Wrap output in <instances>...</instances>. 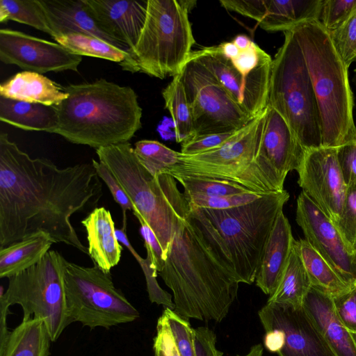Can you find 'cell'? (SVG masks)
<instances>
[{
	"label": "cell",
	"mask_w": 356,
	"mask_h": 356,
	"mask_svg": "<svg viewBox=\"0 0 356 356\" xmlns=\"http://www.w3.org/2000/svg\"><path fill=\"white\" fill-rule=\"evenodd\" d=\"M103 195L92 163L59 168L46 158L32 159L0 134V248L37 232L54 243L71 245L88 255L70 218L90 213Z\"/></svg>",
	"instance_id": "1"
},
{
	"label": "cell",
	"mask_w": 356,
	"mask_h": 356,
	"mask_svg": "<svg viewBox=\"0 0 356 356\" xmlns=\"http://www.w3.org/2000/svg\"><path fill=\"white\" fill-rule=\"evenodd\" d=\"M158 275L172 292L177 314L207 322L220 323L227 316L241 283L190 214Z\"/></svg>",
	"instance_id": "2"
},
{
	"label": "cell",
	"mask_w": 356,
	"mask_h": 356,
	"mask_svg": "<svg viewBox=\"0 0 356 356\" xmlns=\"http://www.w3.org/2000/svg\"><path fill=\"white\" fill-rule=\"evenodd\" d=\"M63 88L68 97L55 105L53 134L67 141L97 149L127 143L141 128L142 108L130 86L100 79Z\"/></svg>",
	"instance_id": "3"
},
{
	"label": "cell",
	"mask_w": 356,
	"mask_h": 356,
	"mask_svg": "<svg viewBox=\"0 0 356 356\" xmlns=\"http://www.w3.org/2000/svg\"><path fill=\"white\" fill-rule=\"evenodd\" d=\"M290 31L301 48L312 83L319 111L322 145L339 147L356 138L348 67L320 20L305 22Z\"/></svg>",
	"instance_id": "4"
},
{
	"label": "cell",
	"mask_w": 356,
	"mask_h": 356,
	"mask_svg": "<svg viewBox=\"0 0 356 356\" xmlns=\"http://www.w3.org/2000/svg\"><path fill=\"white\" fill-rule=\"evenodd\" d=\"M99 161L116 178L138 213L155 234L167 257L173 238L189 218L190 209L176 179L153 176L138 161L129 142L96 149Z\"/></svg>",
	"instance_id": "5"
},
{
	"label": "cell",
	"mask_w": 356,
	"mask_h": 356,
	"mask_svg": "<svg viewBox=\"0 0 356 356\" xmlns=\"http://www.w3.org/2000/svg\"><path fill=\"white\" fill-rule=\"evenodd\" d=\"M189 12L184 1L148 0L144 26L122 69L160 79L179 74L195 44Z\"/></svg>",
	"instance_id": "6"
},
{
	"label": "cell",
	"mask_w": 356,
	"mask_h": 356,
	"mask_svg": "<svg viewBox=\"0 0 356 356\" xmlns=\"http://www.w3.org/2000/svg\"><path fill=\"white\" fill-rule=\"evenodd\" d=\"M289 199L284 189L228 209L197 208L218 232L241 283L255 282L274 223Z\"/></svg>",
	"instance_id": "7"
},
{
	"label": "cell",
	"mask_w": 356,
	"mask_h": 356,
	"mask_svg": "<svg viewBox=\"0 0 356 356\" xmlns=\"http://www.w3.org/2000/svg\"><path fill=\"white\" fill-rule=\"evenodd\" d=\"M272 61L268 104L286 121L305 149L323 146L318 107L301 48L292 31Z\"/></svg>",
	"instance_id": "8"
},
{
	"label": "cell",
	"mask_w": 356,
	"mask_h": 356,
	"mask_svg": "<svg viewBox=\"0 0 356 356\" xmlns=\"http://www.w3.org/2000/svg\"><path fill=\"white\" fill-rule=\"evenodd\" d=\"M266 113L267 106L216 149L194 155L179 152L178 163L166 173L174 178L199 177L231 181L264 195L283 191L256 160Z\"/></svg>",
	"instance_id": "9"
},
{
	"label": "cell",
	"mask_w": 356,
	"mask_h": 356,
	"mask_svg": "<svg viewBox=\"0 0 356 356\" xmlns=\"http://www.w3.org/2000/svg\"><path fill=\"white\" fill-rule=\"evenodd\" d=\"M64 287L70 324L79 322L91 330L109 329L140 317L139 312L115 286L111 272L97 265L86 267L67 261Z\"/></svg>",
	"instance_id": "10"
},
{
	"label": "cell",
	"mask_w": 356,
	"mask_h": 356,
	"mask_svg": "<svg viewBox=\"0 0 356 356\" xmlns=\"http://www.w3.org/2000/svg\"><path fill=\"white\" fill-rule=\"evenodd\" d=\"M67 260L56 250H50L35 265L8 278L0 300L9 307L19 305L23 317L41 318L56 341L70 324L67 314L64 271Z\"/></svg>",
	"instance_id": "11"
},
{
	"label": "cell",
	"mask_w": 356,
	"mask_h": 356,
	"mask_svg": "<svg viewBox=\"0 0 356 356\" xmlns=\"http://www.w3.org/2000/svg\"><path fill=\"white\" fill-rule=\"evenodd\" d=\"M178 75L191 108L193 136L237 131L253 119L232 99L195 51Z\"/></svg>",
	"instance_id": "12"
},
{
	"label": "cell",
	"mask_w": 356,
	"mask_h": 356,
	"mask_svg": "<svg viewBox=\"0 0 356 356\" xmlns=\"http://www.w3.org/2000/svg\"><path fill=\"white\" fill-rule=\"evenodd\" d=\"M296 171L302 191L336 222L342 212L347 191L338 147L321 146L305 149Z\"/></svg>",
	"instance_id": "13"
},
{
	"label": "cell",
	"mask_w": 356,
	"mask_h": 356,
	"mask_svg": "<svg viewBox=\"0 0 356 356\" xmlns=\"http://www.w3.org/2000/svg\"><path fill=\"white\" fill-rule=\"evenodd\" d=\"M296 220L308 243L345 282L356 286V255L334 222L302 191L297 199Z\"/></svg>",
	"instance_id": "14"
},
{
	"label": "cell",
	"mask_w": 356,
	"mask_h": 356,
	"mask_svg": "<svg viewBox=\"0 0 356 356\" xmlns=\"http://www.w3.org/2000/svg\"><path fill=\"white\" fill-rule=\"evenodd\" d=\"M232 99L252 118L259 115L268 104L273 59L263 61L247 75L240 73L217 46L195 51Z\"/></svg>",
	"instance_id": "15"
},
{
	"label": "cell",
	"mask_w": 356,
	"mask_h": 356,
	"mask_svg": "<svg viewBox=\"0 0 356 356\" xmlns=\"http://www.w3.org/2000/svg\"><path fill=\"white\" fill-rule=\"evenodd\" d=\"M265 332L278 330V356H335L304 308L266 302L258 312Z\"/></svg>",
	"instance_id": "16"
},
{
	"label": "cell",
	"mask_w": 356,
	"mask_h": 356,
	"mask_svg": "<svg viewBox=\"0 0 356 356\" xmlns=\"http://www.w3.org/2000/svg\"><path fill=\"white\" fill-rule=\"evenodd\" d=\"M0 60L39 74L78 72L82 56L61 44L9 29L0 30Z\"/></svg>",
	"instance_id": "17"
},
{
	"label": "cell",
	"mask_w": 356,
	"mask_h": 356,
	"mask_svg": "<svg viewBox=\"0 0 356 356\" xmlns=\"http://www.w3.org/2000/svg\"><path fill=\"white\" fill-rule=\"evenodd\" d=\"M305 149L299 142L284 118L267 105L256 160L261 168L281 188L287 174L297 170Z\"/></svg>",
	"instance_id": "18"
},
{
	"label": "cell",
	"mask_w": 356,
	"mask_h": 356,
	"mask_svg": "<svg viewBox=\"0 0 356 356\" xmlns=\"http://www.w3.org/2000/svg\"><path fill=\"white\" fill-rule=\"evenodd\" d=\"M147 1L84 0L104 30L125 44H136L147 16Z\"/></svg>",
	"instance_id": "19"
},
{
	"label": "cell",
	"mask_w": 356,
	"mask_h": 356,
	"mask_svg": "<svg viewBox=\"0 0 356 356\" xmlns=\"http://www.w3.org/2000/svg\"><path fill=\"white\" fill-rule=\"evenodd\" d=\"M41 2L54 32V39L63 35L81 33L101 38L120 49L129 51L125 44L104 30L84 0H50Z\"/></svg>",
	"instance_id": "20"
},
{
	"label": "cell",
	"mask_w": 356,
	"mask_h": 356,
	"mask_svg": "<svg viewBox=\"0 0 356 356\" xmlns=\"http://www.w3.org/2000/svg\"><path fill=\"white\" fill-rule=\"evenodd\" d=\"M303 307L335 356H356V335L338 317L330 295L312 286Z\"/></svg>",
	"instance_id": "21"
},
{
	"label": "cell",
	"mask_w": 356,
	"mask_h": 356,
	"mask_svg": "<svg viewBox=\"0 0 356 356\" xmlns=\"http://www.w3.org/2000/svg\"><path fill=\"white\" fill-rule=\"evenodd\" d=\"M294 242L291 225L281 211L267 241L255 279L256 285L265 294L270 296L277 288Z\"/></svg>",
	"instance_id": "22"
},
{
	"label": "cell",
	"mask_w": 356,
	"mask_h": 356,
	"mask_svg": "<svg viewBox=\"0 0 356 356\" xmlns=\"http://www.w3.org/2000/svg\"><path fill=\"white\" fill-rule=\"evenodd\" d=\"M81 224L86 232L88 255L95 265L111 272L118 264L123 250L111 212L103 207H97L81 220Z\"/></svg>",
	"instance_id": "23"
},
{
	"label": "cell",
	"mask_w": 356,
	"mask_h": 356,
	"mask_svg": "<svg viewBox=\"0 0 356 356\" xmlns=\"http://www.w3.org/2000/svg\"><path fill=\"white\" fill-rule=\"evenodd\" d=\"M0 96L30 103L55 106L68 97L64 88L42 74L22 71L0 85Z\"/></svg>",
	"instance_id": "24"
},
{
	"label": "cell",
	"mask_w": 356,
	"mask_h": 356,
	"mask_svg": "<svg viewBox=\"0 0 356 356\" xmlns=\"http://www.w3.org/2000/svg\"><path fill=\"white\" fill-rule=\"evenodd\" d=\"M0 120L25 131L53 134L58 126L55 106L19 101L0 96Z\"/></svg>",
	"instance_id": "25"
},
{
	"label": "cell",
	"mask_w": 356,
	"mask_h": 356,
	"mask_svg": "<svg viewBox=\"0 0 356 356\" xmlns=\"http://www.w3.org/2000/svg\"><path fill=\"white\" fill-rule=\"evenodd\" d=\"M51 342L42 319L23 317L20 324L0 343V356H49Z\"/></svg>",
	"instance_id": "26"
},
{
	"label": "cell",
	"mask_w": 356,
	"mask_h": 356,
	"mask_svg": "<svg viewBox=\"0 0 356 356\" xmlns=\"http://www.w3.org/2000/svg\"><path fill=\"white\" fill-rule=\"evenodd\" d=\"M323 0H266L267 12L258 24L267 31H287L309 20L320 19Z\"/></svg>",
	"instance_id": "27"
},
{
	"label": "cell",
	"mask_w": 356,
	"mask_h": 356,
	"mask_svg": "<svg viewBox=\"0 0 356 356\" xmlns=\"http://www.w3.org/2000/svg\"><path fill=\"white\" fill-rule=\"evenodd\" d=\"M54 242L42 232L0 248V278H9L37 264Z\"/></svg>",
	"instance_id": "28"
},
{
	"label": "cell",
	"mask_w": 356,
	"mask_h": 356,
	"mask_svg": "<svg viewBox=\"0 0 356 356\" xmlns=\"http://www.w3.org/2000/svg\"><path fill=\"white\" fill-rule=\"evenodd\" d=\"M312 285L298 250L294 245L277 288L267 302L300 307Z\"/></svg>",
	"instance_id": "29"
},
{
	"label": "cell",
	"mask_w": 356,
	"mask_h": 356,
	"mask_svg": "<svg viewBox=\"0 0 356 356\" xmlns=\"http://www.w3.org/2000/svg\"><path fill=\"white\" fill-rule=\"evenodd\" d=\"M295 245L312 286L328 293L332 298L341 296L352 289L305 239L295 240Z\"/></svg>",
	"instance_id": "30"
},
{
	"label": "cell",
	"mask_w": 356,
	"mask_h": 356,
	"mask_svg": "<svg viewBox=\"0 0 356 356\" xmlns=\"http://www.w3.org/2000/svg\"><path fill=\"white\" fill-rule=\"evenodd\" d=\"M162 96L172 116L175 139L177 143H182L193 136L194 131L191 108L178 74L163 90Z\"/></svg>",
	"instance_id": "31"
},
{
	"label": "cell",
	"mask_w": 356,
	"mask_h": 356,
	"mask_svg": "<svg viewBox=\"0 0 356 356\" xmlns=\"http://www.w3.org/2000/svg\"><path fill=\"white\" fill-rule=\"evenodd\" d=\"M54 40L71 53L81 56L99 58L120 64L128 55V51L90 35L71 33L56 37Z\"/></svg>",
	"instance_id": "32"
},
{
	"label": "cell",
	"mask_w": 356,
	"mask_h": 356,
	"mask_svg": "<svg viewBox=\"0 0 356 356\" xmlns=\"http://www.w3.org/2000/svg\"><path fill=\"white\" fill-rule=\"evenodd\" d=\"M9 20L29 25L54 37L41 1L0 0V22Z\"/></svg>",
	"instance_id": "33"
},
{
	"label": "cell",
	"mask_w": 356,
	"mask_h": 356,
	"mask_svg": "<svg viewBox=\"0 0 356 356\" xmlns=\"http://www.w3.org/2000/svg\"><path fill=\"white\" fill-rule=\"evenodd\" d=\"M134 152L140 163L153 175L166 173L178 163L179 152L153 140L137 141Z\"/></svg>",
	"instance_id": "34"
},
{
	"label": "cell",
	"mask_w": 356,
	"mask_h": 356,
	"mask_svg": "<svg viewBox=\"0 0 356 356\" xmlns=\"http://www.w3.org/2000/svg\"><path fill=\"white\" fill-rule=\"evenodd\" d=\"M175 179L183 186L185 197H213L251 192L244 186L227 180L199 177H179Z\"/></svg>",
	"instance_id": "35"
},
{
	"label": "cell",
	"mask_w": 356,
	"mask_h": 356,
	"mask_svg": "<svg viewBox=\"0 0 356 356\" xmlns=\"http://www.w3.org/2000/svg\"><path fill=\"white\" fill-rule=\"evenodd\" d=\"M115 234L118 241L129 250L140 264L146 280L147 291L150 302L162 305L164 309L174 310L175 304L172 296L159 286L156 280L158 273L152 267L150 256L147 254V257L144 259L137 253L127 237V231L122 228L116 229Z\"/></svg>",
	"instance_id": "36"
},
{
	"label": "cell",
	"mask_w": 356,
	"mask_h": 356,
	"mask_svg": "<svg viewBox=\"0 0 356 356\" xmlns=\"http://www.w3.org/2000/svg\"><path fill=\"white\" fill-rule=\"evenodd\" d=\"M161 316L172 333L179 355L196 356L194 328L191 327L189 320L168 308L164 309Z\"/></svg>",
	"instance_id": "37"
},
{
	"label": "cell",
	"mask_w": 356,
	"mask_h": 356,
	"mask_svg": "<svg viewBox=\"0 0 356 356\" xmlns=\"http://www.w3.org/2000/svg\"><path fill=\"white\" fill-rule=\"evenodd\" d=\"M334 222L347 247L356 255V181L347 184L342 212Z\"/></svg>",
	"instance_id": "38"
},
{
	"label": "cell",
	"mask_w": 356,
	"mask_h": 356,
	"mask_svg": "<svg viewBox=\"0 0 356 356\" xmlns=\"http://www.w3.org/2000/svg\"><path fill=\"white\" fill-rule=\"evenodd\" d=\"M328 32L337 52L349 67L356 59V11L340 27Z\"/></svg>",
	"instance_id": "39"
},
{
	"label": "cell",
	"mask_w": 356,
	"mask_h": 356,
	"mask_svg": "<svg viewBox=\"0 0 356 356\" xmlns=\"http://www.w3.org/2000/svg\"><path fill=\"white\" fill-rule=\"evenodd\" d=\"M263 195L251 191L213 197L192 196L185 198L188 203L189 207L223 210L248 204L259 199Z\"/></svg>",
	"instance_id": "40"
},
{
	"label": "cell",
	"mask_w": 356,
	"mask_h": 356,
	"mask_svg": "<svg viewBox=\"0 0 356 356\" xmlns=\"http://www.w3.org/2000/svg\"><path fill=\"white\" fill-rule=\"evenodd\" d=\"M356 11V0H323L320 22L327 31L343 24Z\"/></svg>",
	"instance_id": "41"
},
{
	"label": "cell",
	"mask_w": 356,
	"mask_h": 356,
	"mask_svg": "<svg viewBox=\"0 0 356 356\" xmlns=\"http://www.w3.org/2000/svg\"><path fill=\"white\" fill-rule=\"evenodd\" d=\"M99 177L104 181L114 200L120 205L122 211V227L127 231V211L134 210V204L120 183L108 168L99 161L92 160Z\"/></svg>",
	"instance_id": "42"
},
{
	"label": "cell",
	"mask_w": 356,
	"mask_h": 356,
	"mask_svg": "<svg viewBox=\"0 0 356 356\" xmlns=\"http://www.w3.org/2000/svg\"><path fill=\"white\" fill-rule=\"evenodd\" d=\"M237 131L193 136L181 143L180 152L194 155L216 149L229 140Z\"/></svg>",
	"instance_id": "43"
},
{
	"label": "cell",
	"mask_w": 356,
	"mask_h": 356,
	"mask_svg": "<svg viewBox=\"0 0 356 356\" xmlns=\"http://www.w3.org/2000/svg\"><path fill=\"white\" fill-rule=\"evenodd\" d=\"M332 298L338 317L346 327L356 335V286Z\"/></svg>",
	"instance_id": "44"
},
{
	"label": "cell",
	"mask_w": 356,
	"mask_h": 356,
	"mask_svg": "<svg viewBox=\"0 0 356 356\" xmlns=\"http://www.w3.org/2000/svg\"><path fill=\"white\" fill-rule=\"evenodd\" d=\"M133 213L140 224V233L145 241L147 254L151 257L152 267L159 273L166 259L161 245L155 234L142 216L137 212Z\"/></svg>",
	"instance_id": "45"
},
{
	"label": "cell",
	"mask_w": 356,
	"mask_h": 356,
	"mask_svg": "<svg viewBox=\"0 0 356 356\" xmlns=\"http://www.w3.org/2000/svg\"><path fill=\"white\" fill-rule=\"evenodd\" d=\"M269 58L270 56L252 41L248 48L241 51L231 62L240 73L247 75Z\"/></svg>",
	"instance_id": "46"
},
{
	"label": "cell",
	"mask_w": 356,
	"mask_h": 356,
	"mask_svg": "<svg viewBox=\"0 0 356 356\" xmlns=\"http://www.w3.org/2000/svg\"><path fill=\"white\" fill-rule=\"evenodd\" d=\"M227 10L252 18L259 24L266 15V0H220Z\"/></svg>",
	"instance_id": "47"
},
{
	"label": "cell",
	"mask_w": 356,
	"mask_h": 356,
	"mask_svg": "<svg viewBox=\"0 0 356 356\" xmlns=\"http://www.w3.org/2000/svg\"><path fill=\"white\" fill-rule=\"evenodd\" d=\"M194 343L196 356H222L216 348V334L207 327L194 328Z\"/></svg>",
	"instance_id": "48"
},
{
	"label": "cell",
	"mask_w": 356,
	"mask_h": 356,
	"mask_svg": "<svg viewBox=\"0 0 356 356\" xmlns=\"http://www.w3.org/2000/svg\"><path fill=\"white\" fill-rule=\"evenodd\" d=\"M338 158L346 184L356 181V138L338 147Z\"/></svg>",
	"instance_id": "49"
},
{
	"label": "cell",
	"mask_w": 356,
	"mask_h": 356,
	"mask_svg": "<svg viewBox=\"0 0 356 356\" xmlns=\"http://www.w3.org/2000/svg\"><path fill=\"white\" fill-rule=\"evenodd\" d=\"M153 346L159 348L165 356H180L172 333L161 316L157 321L156 334L154 338Z\"/></svg>",
	"instance_id": "50"
},
{
	"label": "cell",
	"mask_w": 356,
	"mask_h": 356,
	"mask_svg": "<svg viewBox=\"0 0 356 356\" xmlns=\"http://www.w3.org/2000/svg\"><path fill=\"white\" fill-rule=\"evenodd\" d=\"M9 307L3 301L0 300V343L6 339L10 333L7 327V316L10 314Z\"/></svg>",
	"instance_id": "51"
},
{
	"label": "cell",
	"mask_w": 356,
	"mask_h": 356,
	"mask_svg": "<svg viewBox=\"0 0 356 356\" xmlns=\"http://www.w3.org/2000/svg\"><path fill=\"white\" fill-rule=\"evenodd\" d=\"M217 47L219 51L230 60L235 58L241 51L232 41L222 42Z\"/></svg>",
	"instance_id": "52"
},
{
	"label": "cell",
	"mask_w": 356,
	"mask_h": 356,
	"mask_svg": "<svg viewBox=\"0 0 356 356\" xmlns=\"http://www.w3.org/2000/svg\"><path fill=\"white\" fill-rule=\"evenodd\" d=\"M232 42L242 51L248 48L252 41L245 35H238L234 38Z\"/></svg>",
	"instance_id": "53"
},
{
	"label": "cell",
	"mask_w": 356,
	"mask_h": 356,
	"mask_svg": "<svg viewBox=\"0 0 356 356\" xmlns=\"http://www.w3.org/2000/svg\"><path fill=\"white\" fill-rule=\"evenodd\" d=\"M264 347L261 343H257L250 348V351L245 355H237L236 356H263Z\"/></svg>",
	"instance_id": "54"
},
{
	"label": "cell",
	"mask_w": 356,
	"mask_h": 356,
	"mask_svg": "<svg viewBox=\"0 0 356 356\" xmlns=\"http://www.w3.org/2000/svg\"><path fill=\"white\" fill-rule=\"evenodd\" d=\"M154 356H165L163 352L158 347L153 346Z\"/></svg>",
	"instance_id": "55"
},
{
	"label": "cell",
	"mask_w": 356,
	"mask_h": 356,
	"mask_svg": "<svg viewBox=\"0 0 356 356\" xmlns=\"http://www.w3.org/2000/svg\"><path fill=\"white\" fill-rule=\"evenodd\" d=\"M354 72H355V79H356V68L355 69Z\"/></svg>",
	"instance_id": "56"
}]
</instances>
